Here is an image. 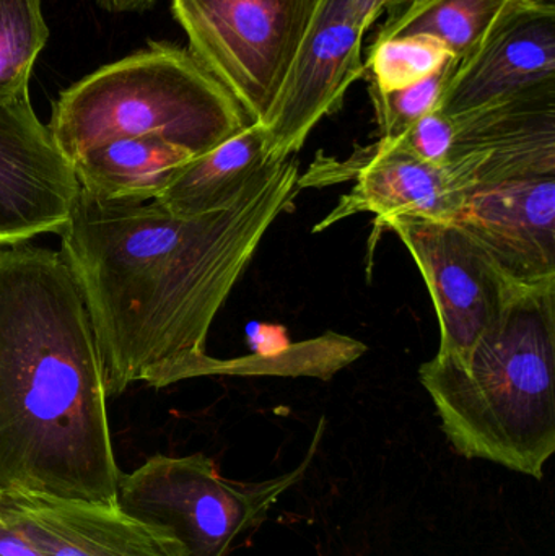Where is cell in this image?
<instances>
[{"label":"cell","instance_id":"22","mask_svg":"<svg viewBox=\"0 0 555 556\" xmlns=\"http://www.w3.org/2000/svg\"><path fill=\"white\" fill-rule=\"evenodd\" d=\"M455 121L436 110L420 117L396 140L422 162L445 168L455 142Z\"/></svg>","mask_w":555,"mask_h":556},{"label":"cell","instance_id":"26","mask_svg":"<svg viewBox=\"0 0 555 556\" xmlns=\"http://www.w3.org/2000/svg\"><path fill=\"white\" fill-rule=\"evenodd\" d=\"M537 2L555 3V0H537Z\"/></svg>","mask_w":555,"mask_h":556},{"label":"cell","instance_id":"15","mask_svg":"<svg viewBox=\"0 0 555 556\" xmlns=\"http://www.w3.org/2000/svg\"><path fill=\"white\" fill-rule=\"evenodd\" d=\"M273 165L266 129L251 123L211 152L192 159L155 202L181 217L224 211L237 204Z\"/></svg>","mask_w":555,"mask_h":556},{"label":"cell","instance_id":"6","mask_svg":"<svg viewBox=\"0 0 555 556\" xmlns=\"http://www.w3.org/2000/svg\"><path fill=\"white\" fill-rule=\"evenodd\" d=\"M316 0H172L189 52L240 104L267 119L295 61Z\"/></svg>","mask_w":555,"mask_h":556},{"label":"cell","instance_id":"10","mask_svg":"<svg viewBox=\"0 0 555 556\" xmlns=\"http://www.w3.org/2000/svg\"><path fill=\"white\" fill-rule=\"evenodd\" d=\"M453 121L445 172L463 198L512 179L555 175V81Z\"/></svg>","mask_w":555,"mask_h":556},{"label":"cell","instance_id":"7","mask_svg":"<svg viewBox=\"0 0 555 556\" xmlns=\"http://www.w3.org/2000/svg\"><path fill=\"white\" fill-rule=\"evenodd\" d=\"M416 261L440 326L437 355L466 358L501 323L521 290L453 222L398 217L384 222Z\"/></svg>","mask_w":555,"mask_h":556},{"label":"cell","instance_id":"24","mask_svg":"<svg viewBox=\"0 0 555 556\" xmlns=\"http://www.w3.org/2000/svg\"><path fill=\"white\" fill-rule=\"evenodd\" d=\"M0 556H42L28 541L0 521Z\"/></svg>","mask_w":555,"mask_h":556},{"label":"cell","instance_id":"12","mask_svg":"<svg viewBox=\"0 0 555 556\" xmlns=\"http://www.w3.org/2000/svg\"><path fill=\"white\" fill-rule=\"evenodd\" d=\"M453 224L518 287L555 283V175L471 192Z\"/></svg>","mask_w":555,"mask_h":556},{"label":"cell","instance_id":"9","mask_svg":"<svg viewBox=\"0 0 555 556\" xmlns=\"http://www.w3.org/2000/svg\"><path fill=\"white\" fill-rule=\"evenodd\" d=\"M74 166L33 110L29 93L0 104V248L61 235L80 195Z\"/></svg>","mask_w":555,"mask_h":556},{"label":"cell","instance_id":"3","mask_svg":"<svg viewBox=\"0 0 555 556\" xmlns=\"http://www.w3.org/2000/svg\"><path fill=\"white\" fill-rule=\"evenodd\" d=\"M456 453L541 480L555 453V283L521 288L466 358L419 369Z\"/></svg>","mask_w":555,"mask_h":556},{"label":"cell","instance_id":"13","mask_svg":"<svg viewBox=\"0 0 555 556\" xmlns=\"http://www.w3.org/2000/svg\"><path fill=\"white\" fill-rule=\"evenodd\" d=\"M0 521L42 556H186L168 531L117 505L0 492Z\"/></svg>","mask_w":555,"mask_h":556},{"label":"cell","instance_id":"5","mask_svg":"<svg viewBox=\"0 0 555 556\" xmlns=\"http://www.w3.org/2000/svg\"><path fill=\"white\" fill-rule=\"evenodd\" d=\"M297 469L263 482H235L204 454L155 456L121 476L117 506L130 518L168 531L186 556H227L238 539L260 528L280 496L305 477L321 440Z\"/></svg>","mask_w":555,"mask_h":556},{"label":"cell","instance_id":"16","mask_svg":"<svg viewBox=\"0 0 555 556\" xmlns=\"http://www.w3.org/2000/svg\"><path fill=\"white\" fill-rule=\"evenodd\" d=\"M194 156L159 137L117 139L72 160L81 192L111 202L155 201Z\"/></svg>","mask_w":555,"mask_h":556},{"label":"cell","instance_id":"18","mask_svg":"<svg viewBox=\"0 0 555 556\" xmlns=\"http://www.w3.org/2000/svg\"><path fill=\"white\" fill-rule=\"evenodd\" d=\"M48 38L41 0H0V104L29 93L33 65Z\"/></svg>","mask_w":555,"mask_h":556},{"label":"cell","instance_id":"4","mask_svg":"<svg viewBox=\"0 0 555 556\" xmlns=\"http://www.w3.org/2000/svg\"><path fill=\"white\" fill-rule=\"evenodd\" d=\"M251 124L234 97L169 42L98 68L59 94L48 129L68 162L117 139L159 137L201 156Z\"/></svg>","mask_w":555,"mask_h":556},{"label":"cell","instance_id":"25","mask_svg":"<svg viewBox=\"0 0 555 556\" xmlns=\"http://www.w3.org/2000/svg\"><path fill=\"white\" fill-rule=\"evenodd\" d=\"M155 2L156 0H97L101 9L111 13L142 12Z\"/></svg>","mask_w":555,"mask_h":556},{"label":"cell","instance_id":"20","mask_svg":"<svg viewBox=\"0 0 555 556\" xmlns=\"http://www.w3.org/2000/svg\"><path fill=\"white\" fill-rule=\"evenodd\" d=\"M453 58L442 45L426 38L387 39L368 49L365 74L381 91L409 87Z\"/></svg>","mask_w":555,"mask_h":556},{"label":"cell","instance_id":"21","mask_svg":"<svg viewBox=\"0 0 555 556\" xmlns=\"http://www.w3.org/2000/svg\"><path fill=\"white\" fill-rule=\"evenodd\" d=\"M458 59L450 58L429 77L398 90L381 91L370 85L381 139H400L420 117L439 110Z\"/></svg>","mask_w":555,"mask_h":556},{"label":"cell","instance_id":"14","mask_svg":"<svg viewBox=\"0 0 555 556\" xmlns=\"http://www.w3.org/2000/svg\"><path fill=\"white\" fill-rule=\"evenodd\" d=\"M357 182L315 227V233L355 214H375L378 224L391 218L455 222L465 198L445 168L417 159L396 139H380L362 150Z\"/></svg>","mask_w":555,"mask_h":556},{"label":"cell","instance_id":"11","mask_svg":"<svg viewBox=\"0 0 555 556\" xmlns=\"http://www.w3.org/2000/svg\"><path fill=\"white\" fill-rule=\"evenodd\" d=\"M555 81V3L518 0L458 61L439 111L456 119Z\"/></svg>","mask_w":555,"mask_h":556},{"label":"cell","instance_id":"19","mask_svg":"<svg viewBox=\"0 0 555 556\" xmlns=\"http://www.w3.org/2000/svg\"><path fill=\"white\" fill-rule=\"evenodd\" d=\"M365 352L364 343L328 332L318 339L287 345L279 353H261L244 358L224 359L218 376H315L329 379Z\"/></svg>","mask_w":555,"mask_h":556},{"label":"cell","instance_id":"23","mask_svg":"<svg viewBox=\"0 0 555 556\" xmlns=\"http://www.w3.org/2000/svg\"><path fill=\"white\" fill-rule=\"evenodd\" d=\"M417 0H348L352 18L367 31L383 13L403 9Z\"/></svg>","mask_w":555,"mask_h":556},{"label":"cell","instance_id":"1","mask_svg":"<svg viewBox=\"0 0 555 556\" xmlns=\"http://www.w3.org/2000/svg\"><path fill=\"white\" fill-rule=\"evenodd\" d=\"M299 181L290 156L237 204L198 217L80 191L59 238L93 327L108 397L136 382L162 389L218 376L209 330L270 225L292 211Z\"/></svg>","mask_w":555,"mask_h":556},{"label":"cell","instance_id":"8","mask_svg":"<svg viewBox=\"0 0 555 556\" xmlns=\"http://www.w3.org/2000/svg\"><path fill=\"white\" fill-rule=\"evenodd\" d=\"M364 36L348 0H316L295 61L263 124L270 162L295 155L316 124L338 111L351 85L364 77Z\"/></svg>","mask_w":555,"mask_h":556},{"label":"cell","instance_id":"17","mask_svg":"<svg viewBox=\"0 0 555 556\" xmlns=\"http://www.w3.org/2000/svg\"><path fill=\"white\" fill-rule=\"evenodd\" d=\"M518 0H417L388 13L374 42L426 38L462 61Z\"/></svg>","mask_w":555,"mask_h":556},{"label":"cell","instance_id":"2","mask_svg":"<svg viewBox=\"0 0 555 556\" xmlns=\"http://www.w3.org/2000/svg\"><path fill=\"white\" fill-rule=\"evenodd\" d=\"M106 378L61 251L0 248V492L117 505Z\"/></svg>","mask_w":555,"mask_h":556}]
</instances>
